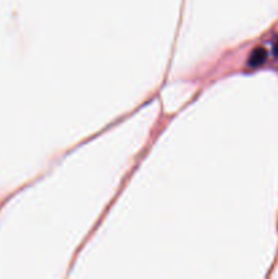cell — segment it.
<instances>
[{"label": "cell", "mask_w": 278, "mask_h": 279, "mask_svg": "<svg viewBox=\"0 0 278 279\" xmlns=\"http://www.w3.org/2000/svg\"><path fill=\"white\" fill-rule=\"evenodd\" d=\"M266 57H267V52L264 51L263 48H258V49H255L254 52H252L248 63H250L251 67H258L260 64H263Z\"/></svg>", "instance_id": "1"}]
</instances>
